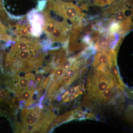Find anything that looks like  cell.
<instances>
[{
  "label": "cell",
  "mask_w": 133,
  "mask_h": 133,
  "mask_svg": "<svg viewBox=\"0 0 133 133\" xmlns=\"http://www.w3.org/2000/svg\"><path fill=\"white\" fill-rule=\"evenodd\" d=\"M44 73L42 72L36 71V74L33 75L31 79L34 81L36 85L37 86V85L44 78Z\"/></svg>",
  "instance_id": "11"
},
{
  "label": "cell",
  "mask_w": 133,
  "mask_h": 133,
  "mask_svg": "<svg viewBox=\"0 0 133 133\" xmlns=\"http://www.w3.org/2000/svg\"><path fill=\"white\" fill-rule=\"evenodd\" d=\"M47 9L52 10L58 15L69 19L73 22H81L86 15L79 8L72 2H65L61 0H48Z\"/></svg>",
  "instance_id": "1"
},
{
  "label": "cell",
  "mask_w": 133,
  "mask_h": 133,
  "mask_svg": "<svg viewBox=\"0 0 133 133\" xmlns=\"http://www.w3.org/2000/svg\"><path fill=\"white\" fill-rule=\"evenodd\" d=\"M11 40L13 41L14 39L7 34H0V41L8 42Z\"/></svg>",
  "instance_id": "14"
},
{
  "label": "cell",
  "mask_w": 133,
  "mask_h": 133,
  "mask_svg": "<svg viewBox=\"0 0 133 133\" xmlns=\"http://www.w3.org/2000/svg\"><path fill=\"white\" fill-rule=\"evenodd\" d=\"M77 59L76 57L69 58L60 63L58 66L62 67L66 70L67 69L72 66V65L76 62Z\"/></svg>",
  "instance_id": "8"
},
{
  "label": "cell",
  "mask_w": 133,
  "mask_h": 133,
  "mask_svg": "<svg viewBox=\"0 0 133 133\" xmlns=\"http://www.w3.org/2000/svg\"><path fill=\"white\" fill-rule=\"evenodd\" d=\"M14 27L15 29L13 32L18 38L30 39L31 37H33L29 32L28 27L26 25L24 24H17Z\"/></svg>",
  "instance_id": "7"
},
{
  "label": "cell",
  "mask_w": 133,
  "mask_h": 133,
  "mask_svg": "<svg viewBox=\"0 0 133 133\" xmlns=\"http://www.w3.org/2000/svg\"><path fill=\"white\" fill-rule=\"evenodd\" d=\"M78 95L79 93H77L76 94H69V95H68L67 99H66V102L71 101L74 100L75 99V98L78 96Z\"/></svg>",
  "instance_id": "16"
},
{
  "label": "cell",
  "mask_w": 133,
  "mask_h": 133,
  "mask_svg": "<svg viewBox=\"0 0 133 133\" xmlns=\"http://www.w3.org/2000/svg\"><path fill=\"white\" fill-rule=\"evenodd\" d=\"M115 0H93V3L95 6H105L111 4Z\"/></svg>",
  "instance_id": "10"
},
{
  "label": "cell",
  "mask_w": 133,
  "mask_h": 133,
  "mask_svg": "<svg viewBox=\"0 0 133 133\" xmlns=\"http://www.w3.org/2000/svg\"><path fill=\"white\" fill-rule=\"evenodd\" d=\"M35 90L27 88L22 91L17 95L19 101H23L26 103V107L30 105L34 104L32 101V96Z\"/></svg>",
  "instance_id": "6"
},
{
  "label": "cell",
  "mask_w": 133,
  "mask_h": 133,
  "mask_svg": "<svg viewBox=\"0 0 133 133\" xmlns=\"http://www.w3.org/2000/svg\"><path fill=\"white\" fill-rule=\"evenodd\" d=\"M47 1L46 0H43V1H40L38 2V6H37V9H35L37 12L38 11H41L44 9L46 3Z\"/></svg>",
  "instance_id": "13"
},
{
  "label": "cell",
  "mask_w": 133,
  "mask_h": 133,
  "mask_svg": "<svg viewBox=\"0 0 133 133\" xmlns=\"http://www.w3.org/2000/svg\"><path fill=\"white\" fill-rule=\"evenodd\" d=\"M112 87H108L100 95L99 98L103 101H107L111 98L113 94Z\"/></svg>",
  "instance_id": "9"
},
{
  "label": "cell",
  "mask_w": 133,
  "mask_h": 133,
  "mask_svg": "<svg viewBox=\"0 0 133 133\" xmlns=\"http://www.w3.org/2000/svg\"><path fill=\"white\" fill-rule=\"evenodd\" d=\"M15 132L26 133L28 132L27 129L24 127L23 124L19 122L15 123Z\"/></svg>",
  "instance_id": "12"
},
{
  "label": "cell",
  "mask_w": 133,
  "mask_h": 133,
  "mask_svg": "<svg viewBox=\"0 0 133 133\" xmlns=\"http://www.w3.org/2000/svg\"><path fill=\"white\" fill-rule=\"evenodd\" d=\"M111 57V50L99 51L96 55L93 65L97 70H105L108 66Z\"/></svg>",
  "instance_id": "4"
},
{
  "label": "cell",
  "mask_w": 133,
  "mask_h": 133,
  "mask_svg": "<svg viewBox=\"0 0 133 133\" xmlns=\"http://www.w3.org/2000/svg\"><path fill=\"white\" fill-rule=\"evenodd\" d=\"M8 29L0 22V34H7Z\"/></svg>",
  "instance_id": "17"
},
{
  "label": "cell",
  "mask_w": 133,
  "mask_h": 133,
  "mask_svg": "<svg viewBox=\"0 0 133 133\" xmlns=\"http://www.w3.org/2000/svg\"><path fill=\"white\" fill-rule=\"evenodd\" d=\"M41 109L39 107L33 109H28L26 114L21 117L23 125L27 128L28 132H29V128L35 125L38 121Z\"/></svg>",
  "instance_id": "3"
},
{
  "label": "cell",
  "mask_w": 133,
  "mask_h": 133,
  "mask_svg": "<svg viewBox=\"0 0 133 133\" xmlns=\"http://www.w3.org/2000/svg\"><path fill=\"white\" fill-rule=\"evenodd\" d=\"M78 91H79L78 90V87H70L66 90V92L69 95V94H75Z\"/></svg>",
  "instance_id": "15"
},
{
  "label": "cell",
  "mask_w": 133,
  "mask_h": 133,
  "mask_svg": "<svg viewBox=\"0 0 133 133\" xmlns=\"http://www.w3.org/2000/svg\"><path fill=\"white\" fill-rule=\"evenodd\" d=\"M119 36L116 33H107L99 36L96 41L94 47L98 51H105L111 49V45L114 41Z\"/></svg>",
  "instance_id": "2"
},
{
  "label": "cell",
  "mask_w": 133,
  "mask_h": 133,
  "mask_svg": "<svg viewBox=\"0 0 133 133\" xmlns=\"http://www.w3.org/2000/svg\"><path fill=\"white\" fill-rule=\"evenodd\" d=\"M112 75L113 76L115 83L121 89H123L124 85L119 74L118 69L116 62V52L114 50H111V57L108 64Z\"/></svg>",
  "instance_id": "5"
}]
</instances>
